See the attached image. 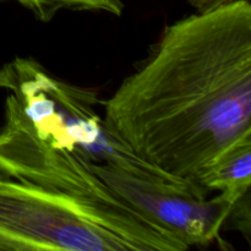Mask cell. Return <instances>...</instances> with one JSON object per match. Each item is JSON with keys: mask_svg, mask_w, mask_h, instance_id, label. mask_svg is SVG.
Listing matches in <instances>:
<instances>
[{"mask_svg": "<svg viewBox=\"0 0 251 251\" xmlns=\"http://www.w3.org/2000/svg\"><path fill=\"white\" fill-rule=\"evenodd\" d=\"M103 183L127 208L183 243L205 247L218 239L239 200L207 193L193 180L135 174L113 164H95Z\"/></svg>", "mask_w": 251, "mask_h": 251, "instance_id": "obj_4", "label": "cell"}, {"mask_svg": "<svg viewBox=\"0 0 251 251\" xmlns=\"http://www.w3.org/2000/svg\"><path fill=\"white\" fill-rule=\"evenodd\" d=\"M194 181L206 191L226 194L237 201L250 193L251 134L222 150L200 169Z\"/></svg>", "mask_w": 251, "mask_h": 251, "instance_id": "obj_6", "label": "cell"}, {"mask_svg": "<svg viewBox=\"0 0 251 251\" xmlns=\"http://www.w3.org/2000/svg\"><path fill=\"white\" fill-rule=\"evenodd\" d=\"M32 12L37 20L49 22L64 10L73 11H103L120 16L124 10L123 0H17Z\"/></svg>", "mask_w": 251, "mask_h": 251, "instance_id": "obj_7", "label": "cell"}, {"mask_svg": "<svg viewBox=\"0 0 251 251\" xmlns=\"http://www.w3.org/2000/svg\"><path fill=\"white\" fill-rule=\"evenodd\" d=\"M188 1L198 12H206L225 6L230 2L238 1V0H188Z\"/></svg>", "mask_w": 251, "mask_h": 251, "instance_id": "obj_8", "label": "cell"}, {"mask_svg": "<svg viewBox=\"0 0 251 251\" xmlns=\"http://www.w3.org/2000/svg\"><path fill=\"white\" fill-rule=\"evenodd\" d=\"M186 249L135 213L0 174V250Z\"/></svg>", "mask_w": 251, "mask_h": 251, "instance_id": "obj_2", "label": "cell"}, {"mask_svg": "<svg viewBox=\"0 0 251 251\" xmlns=\"http://www.w3.org/2000/svg\"><path fill=\"white\" fill-rule=\"evenodd\" d=\"M0 174L135 213L100 180L95 163L39 139L11 93L5 100L0 127Z\"/></svg>", "mask_w": 251, "mask_h": 251, "instance_id": "obj_5", "label": "cell"}, {"mask_svg": "<svg viewBox=\"0 0 251 251\" xmlns=\"http://www.w3.org/2000/svg\"><path fill=\"white\" fill-rule=\"evenodd\" d=\"M0 88L15 96L34 134L50 146L95 164L174 178L137 156L104 117L97 91L61 80L33 58L15 56L0 68Z\"/></svg>", "mask_w": 251, "mask_h": 251, "instance_id": "obj_3", "label": "cell"}, {"mask_svg": "<svg viewBox=\"0 0 251 251\" xmlns=\"http://www.w3.org/2000/svg\"><path fill=\"white\" fill-rule=\"evenodd\" d=\"M130 149L164 173L193 180L251 134V5L238 0L178 20L104 100Z\"/></svg>", "mask_w": 251, "mask_h": 251, "instance_id": "obj_1", "label": "cell"}]
</instances>
